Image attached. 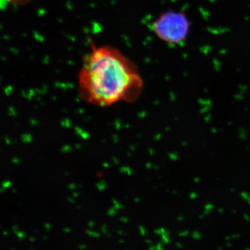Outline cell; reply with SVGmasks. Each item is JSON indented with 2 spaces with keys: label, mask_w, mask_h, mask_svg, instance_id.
<instances>
[{
  "label": "cell",
  "mask_w": 250,
  "mask_h": 250,
  "mask_svg": "<svg viewBox=\"0 0 250 250\" xmlns=\"http://www.w3.org/2000/svg\"><path fill=\"white\" fill-rule=\"evenodd\" d=\"M143 88L136 64L116 47H94L83 58L78 88L85 103L100 107L118 102L133 103L139 98Z\"/></svg>",
  "instance_id": "1"
},
{
  "label": "cell",
  "mask_w": 250,
  "mask_h": 250,
  "mask_svg": "<svg viewBox=\"0 0 250 250\" xmlns=\"http://www.w3.org/2000/svg\"><path fill=\"white\" fill-rule=\"evenodd\" d=\"M190 29L187 16L180 11H167L154 21L152 30L161 41L168 44H179L187 39Z\"/></svg>",
  "instance_id": "2"
}]
</instances>
